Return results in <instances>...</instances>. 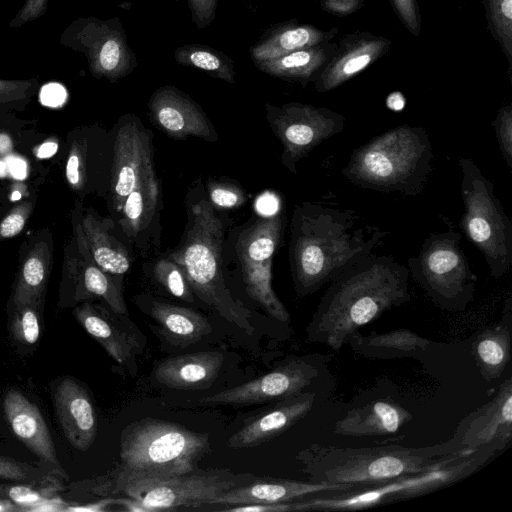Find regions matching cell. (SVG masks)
Here are the masks:
<instances>
[{
	"label": "cell",
	"instance_id": "6da1fadb",
	"mask_svg": "<svg viewBox=\"0 0 512 512\" xmlns=\"http://www.w3.org/2000/svg\"><path fill=\"white\" fill-rule=\"evenodd\" d=\"M408 268L387 255H367L331 282L306 327L307 341L333 351L383 313L411 300Z\"/></svg>",
	"mask_w": 512,
	"mask_h": 512
},
{
	"label": "cell",
	"instance_id": "7a4b0ae2",
	"mask_svg": "<svg viewBox=\"0 0 512 512\" xmlns=\"http://www.w3.org/2000/svg\"><path fill=\"white\" fill-rule=\"evenodd\" d=\"M359 216L315 202L296 204L291 217L289 264L295 293L303 298L370 255L387 232L357 226Z\"/></svg>",
	"mask_w": 512,
	"mask_h": 512
},
{
	"label": "cell",
	"instance_id": "3957f363",
	"mask_svg": "<svg viewBox=\"0 0 512 512\" xmlns=\"http://www.w3.org/2000/svg\"><path fill=\"white\" fill-rule=\"evenodd\" d=\"M198 183L187 197L188 221L179 245L169 252L183 270L189 285L201 301L214 308L224 319L246 334L254 332L252 313L235 300L223 275V218L202 195Z\"/></svg>",
	"mask_w": 512,
	"mask_h": 512
},
{
	"label": "cell",
	"instance_id": "277c9868",
	"mask_svg": "<svg viewBox=\"0 0 512 512\" xmlns=\"http://www.w3.org/2000/svg\"><path fill=\"white\" fill-rule=\"evenodd\" d=\"M432 160L425 128L404 124L356 148L342 174L358 187L416 197L432 171Z\"/></svg>",
	"mask_w": 512,
	"mask_h": 512
},
{
	"label": "cell",
	"instance_id": "5b68a950",
	"mask_svg": "<svg viewBox=\"0 0 512 512\" xmlns=\"http://www.w3.org/2000/svg\"><path fill=\"white\" fill-rule=\"evenodd\" d=\"M444 456L437 446L351 448L314 444L304 451L302 461L311 481L347 484L355 489L425 471Z\"/></svg>",
	"mask_w": 512,
	"mask_h": 512
},
{
	"label": "cell",
	"instance_id": "8992f818",
	"mask_svg": "<svg viewBox=\"0 0 512 512\" xmlns=\"http://www.w3.org/2000/svg\"><path fill=\"white\" fill-rule=\"evenodd\" d=\"M495 452L490 448L460 450L445 455L434 466L416 474L291 501L292 511H354L426 495L467 478Z\"/></svg>",
	"mask_w": 512,
	"mask_h": 512
},
{
	"label": "cell",
	"instance_id": "52a82bcc",
	"mask_svg": "<svg viewBox=\"0 0 512 512\" xmlns=\"http://www.w3.org/2000/svg\"><path fill=\"white\" fill-rule=\"evenodd\" d=\"M209 436L174 422L146 417L121 433L120 459L131 471L151 476L191 473L209 449Z\"/></svg>",
	"mask_w": 512,
	"mask_h": 512
},
{
	"label": "cell",
	"instance_id": "ba28073f",
	"mask_svg": "<svg viewBox=\"0 0 512 512\" xmlns=\"http://www.w3.org/2000/svg\"><path fill=\"white\" fill-rule=\"evenodd\" d=\"M465 237L483 254L490 275L500 280L512 264V222L494 194L492 182L469 157H458Z\"/></svg>",
	"mask_w": 512,
	"mask_h": 512
},
{
	"label": "cell",
	"instance_id": "9c48e42d",
	"mask_svg": "<svg viewBox=\"0 0 512 512\" xmlns=\"http://www.w3.org/2000/svg\"><path fill=\"white\" fill-rule=\"evenodd\" d=\"M462 235L452 227L430 233L417 256L408 259L410 276L437 307L451 312L465 310L474 300L477 275L460 247Z\"/></svg>",
	"mask_w": 512,
	"mask_h": 512
},
{
	"label": "cell",
	"instance_id": "30bf717a",
	"mask_svg": "<svg viewBox=\"0 0 512 512\" xmlns=\"http://www.w3.org/2000/svg\"><path fill=\"white\" fill-rule=\"evenodd\" d=\"M241 480L230 471L195 470L174 476H151L122 466L116 478V491L134 498L150 512L197 507L224 491L240 486Z\"/></svg>",
	"mask_w": 512,
	"mask_h": 512
},
{
	"label": "cell",
	"instance_id": "8fae6325",
	"mask_svg": "<svg viewBox=\"0 0 512 512\" xmlns=\"http://www.w3.org/2000/svg\"><path fill=\"white\" fill-rule=\"evenodd\" d=\"M59 43L84 54L91 75L111 83L131 74L138 64L117 17L108 20L92 16L77 18L63 30Z\"/></svg>",
	"mask_w": 512,
	"mask_h": 512
},
{
	"label": "cell",
	"instance_id": "7c38bea8",
	"mask_svg": "<svg viewBox=\"0 0 512 512\" xmlns=\"http://www.w3.org/2000/svg\"><path fill=\"white\" fill-rule=\"evenodd\" d=\"M265 110L269 126L283 147L281 162L293 174L301 159L345 127L343 115L322 107L266 103Z\"/></svg>",
	"mask_w": 512,
	"mask_h": 512
},
{
	"label": "cell",
	"instance_id": "4fadbf2b",
	"mask_svg": "<svg viewBox=\"0 0 512 512\" xmlns=\"http://www.w3.org/2000/svg\"><path fill=\"white\" fill-rule=\"evenodd\" d=\"M64 177L79 200L94 195L107 198L113 159L112 132L98 124L69 131L65 141Z\"/></svg>",
	"mask_w": 512,
	"mask_h": 512
},
{
	"label": "cell",
	"instance_id": "5bb4252c",
	"mask_svg": "<svg viewBox=\"0 0 512 512\" xmlns=\"http://www.w3.org/2000/svg\"><path fill=\"white\" fill-rule=\"evenodd\" d=\"M113 159L107 205L118 216L127 195L154 167L153 134L134 114L122 115L111 130Z\"/></svg>",
	"mask_w": 512,
	"mask_h": 512
},
{
	"label": "cell",
	"instance_id": "9a60e30c",
	"mask_svg": "<svg viewBox=\"0 0 512 512\" xmlns=\"http://www.w3.org/2000/svg\"><path fill=\"white\" fill-rule=\"evenodd\" d=\"M327 356L292 357L272 371L238 385L202 398L200 404L250 405L282 400L305 392L320 377Z\"/></svg>",
	"mask_w": 512,
	"mask_h": 512
},
{
	"label": "cell",
	"instance_id": "2e32d148",
	"mask_svg": "<svg viewBox=\"0 0 512 512\" xmlns=\"http://www.w3.org/2000/svg\"><path fill=\"white\" fill-rule=\"evenodd\" d=\"M512 438V379L500 385L496 395L468 415L450 441L437 445L441 455L460 450L505 448Z\"/></svg>",
	"mask_w": 512,
	"mask_h": 512
},
{
	"label": "cell",
	"instance_id": "e0dca14e",
	"mask_svg": "<svg viewBox=\"0 0 512 512\" xmlns=\"http://www.w3.org/2000/svg\"><path fill=\"white\" fill-rule=\"evenodd\" d=\"M71 223L73 239L83 258L116 277L130 270L133 258L127 245L116 236L112 218H103L93 208L83 207L82 200H76Z\"/></svg>",
	"mask_w": 512,
	"mask_h": 512
},
{
	"label": "cell",
	"instance_id": "ac0fdd59",
	"mask_svg": "<svg viewBox=\"0 0 512 512\" xmlns=\"http://www.w3.org/2000/svg\"><path fill=\"white\" fill-rule=\"evenodd\" d=\"M82 303L101 299L109 309L121 316L128 315L126 302L121 291V283L95 263L81 256L72 239L64 249L60 301L69 300Z\"/></svg>",
	"mask_w": 512,
	"mask_h": 512
},
{
	"label": "cell",
	"instance_id": "d6986e66",
	"mask_svg": "<svg viewBox=\"0 0 512 512\" xmlns=\"http://www.w3.org/2000/svg\"><path fill=\"white\" fill-rule=\"evenodd\" d=\"M162 192L155 166L127 195L114 220L129 246L144 257L152 246H159Z\"/></svg>",
	"mask_w": 512,
	"mask_h": 512
},
{
	"label": "cell",
	"instance_id": "ffe728a7",
	"mask_svg": "<svg viewBox=\"0 0 512 512\" xmlns=\"http://www.w3.org/2000/svg\"><path fill=\"white\" fill-rule=\"evenodd\" d=\"M151 123L174 139L196 137L218 140V134L200 105L174 86L156 89L148 101Z\"/></svg>",
	"mask_w": 512,
	"mask_h": 512
},
{
	"label": "cell",
	"instance_id": "44dd1931",
	"mask_svg": "<svg viewBox=\"0 0 512 512\" xmlns=\"http://www.w3.org/2000/svg\"><path fill=\"white\" fill-rule=\"evenodd\" d=\"M6 421L14 435L55 474L68 478L62 468L48 426L39 408L15 389L6 392L3 399Z\"/></svg>",
	"mask_w": 512,
	"mask_h": 512
},
{
	"label": "cell",
	"instance_id": "7402d4cb",
	"mask_svg": "<svg viewBox=\"0 0 512 512\" xmlns=\"http://www.w3.org/2000/svg\"><path fill=\"white\" fill-rule=\"evenodd\" d=\"M61 429L69 443L87 451L97 435V415L86 388L72 378L62 379L52 392Z\"/></svg>",
	"mask_w": 512,
	"mask_h": 512
},
{
	"label": "cell",
	"instance_id": "603a6c76",
	"mask_svg": "<svg viewBox=\"0 0 512 512\" xmlns=\"http://www.w3.org/2000/svg\"><path fill=\"white\" fill-rule=\"evenodd\" d=\"M73 315L110 357L135 374L136 355L142 349L139 334L125 329L105 308L89 301L76 306Z\"/></svg>",
	"mask_w": 512,
	"mask_h": 512
},
{
	"label": "cell",
	"instance_id": "cb8c5ba5",
	"mask_svg": "<svg viewBox=\"0 0 512 512\" xmlns=\"http://www.w3.org/2000/svg\"><path fill=\"white\" fill-rule=\"evenodd\" d=\"M353 489L347 484L270 479L237 486L210 499L205 505L236 506L255 503H283L322 494Z\"/></svg>",
	"mask_w": 512,
	"mask_h": 512
},
{
	"label": "cell",
	"instance_id": "d4e9b609",
	"mask_svg": "<svg viewBox=\"0 0 512 512\" xmlns=\"http://www.w3.org/2000/svg\"><path fill=\"white\" fill-rule=\"evenodd\" d=\"M316 402V392L305 391L280 400L273 409L245 424L227 441L230 448H252L271 441L303 419Z\"/></svg>",
	"mask_w": 512,
	"mask_h": 512
},
{
	"label": "cell",
	"instance_id": "484cf974",
	"mask_svg": "<svg viewBox=\"0 0 512 512\" xmlns=\"http://www.w3.org/2000/svg\"><path fill=\"white\" fill-rule=\"evenodd\" d=\"M412 414L392 400H374L351 409L334 426V433L363 437L396 434L412 419Z\"/></svg>",
	"mask_w": 512,
	"mask_h": 512
},
{
	"label": "cell",
	"instance_id": "4316f807",
	"mask_svg": "<svg viewBox=\"0 0 512 512\" xmlns=\"http://www.w3.org/2000/svg\"><path fill=\"white\" fill-rule=\"evenodd\" d=\"M224 362L219 351H201L162 360L154 370L155 379L173 389H204L218 377Z\"/></svg>",
	"mask_w": 512,
	"mask_h": 512
},
{
	"label": "cell",
	"instance_id": "83f0119b",
	"mask_svg": "<svg viewBox=\"0 0 512 512\" xmlns=\"http://www.w3.org/2000/svg\"><path fill=\"white\" fill-rule=\"evenodd\" d=\"M161 333L171 345L187 347L211 333L212 327L207 318L199 312L156 299L151 296H138Z\"/></svg>",
	"mask_w": 512,
	"mask_h": 512
},
{
	"label": "cell",
	"instance_id": "f1b7e54d",
	"mask_svg": "<svg viewBox=\"0 0 512 512\" xmlns=\"http://www.w3.org/2000/svg\"><path fill=\"white\" fill-rule=\"evenodd\" d=\"M53 262L52 239L35 235L20 261L12 295L14 306L31 301H43Z\"/></svg>",
	"mask_w": 512,
	"mask_h": 512
},
{
	"label": "cell",
	"instance_id": "f546056e",
	"mask_svg": "<svg viewBox=\"0 0 512 512\" xmlns=\"http://www.w3.org/2000/svg\"><path fill=\"white\" fill-rule=\"evenodd\" d=\"M505 310L501 321L479 330L472 343L475 361L486 381L499 378L511 359V297Z\"/></svg>",
	"mask_w": 512,
	"mask_h": 512
},
{
	"label": "cell",
	"instance_id": "4dcf8cb0",
	"mask_svg": "<svg viewBox=\"0 0 512 512\" xmlns=\"http://www.w3.org/2000/svg\"><path fill=\"white\" fill-rule=\"evenodd\" d=\"M347 344L361 356L387 360L416 357L432 342L408 328H399L384 333L372 331L366 335L357 331L349 337Z\"/></svg>",
	"mask_w": 512,
	"mask_h": 512
},
{
	"label": "cell",
	"instance_id": "1f68e13d",
	"mask_svg": "<svg viewBox=\"0 0 512 512\" xmlns=\"http://www.w3.org/2000/svg\"><path fill=\"white\" fill-rule=\"evenodd\" d=\"M285 214L282 211L260 217L243 230L236 242L239 262L260 263L273 259L279 248L285 229Z\"/></svg>",
	"mask_w": 512,
	"mask_h": 512
},
{
	"label": "cell",
	"instance_id": "d6a6232c",
	"mask_svg": "<svg viewBox=\"0 0 512 512\" xmlns=\"http://www.w3.org/2000/svg\"><path fill=\"white\" fill-rule=\"evenodd\" d=\"M272 260L260 263L240 262L245 289L272 318L289 323L290 314L272 288Z\"/></svg>",
	"mask_w": 512,
	"mask_h": 512
},
{
	"label": "cell",
	"instance_id": "836d02e7",
	"mask_svg": "<svg viewBox=\"0 0 512 512\" xmlns=\"http://www.w3.org/2000/svg\"><path fill=\"white\" fill-rule=\"evenodd\" d=\"M319 34L307 26H287L263 36L250 48L253 61L260 62L311 47Z\"/></svg>",
	"mask_w": 512,
	"mask_h": 512
},
{
	"label": "cell",
	"instance_id": "e575fe53",
	"mask_svg": "<svg viewBox=\"0 0 512 512\" xmlns=\"http://www.w3.org/2000/svg\"><path fill=\"white\" fill-rule=\"evenodd\" d=\"M174 57L179 65L199 69L228 83L236 82L233 60L213 47L202 44L182 45L175 50Z\"/></svg>",
	"mask_w": 512,
	"mask_h": 512
},
{
	"label": "cell",
	"instance_id": "d590c367",
	"mask_svg": "<svg viewBox=\"0 0 512 512\" xmlns=\"http://www.w3.org/2000/svg\"><path fill=\"white\" fill-rule=\"evenodd\" d=\"M319 60L320 54L309 47L255 64L259 70L272 76L306 77L315 69Z\"/></svg>",
	"mask_w": 512,
	"mask_h": 512
},
{
	"label": "cell",
	"instance_id": "8d00e7d4",
	"mask_svg": "<svg viewBox=\"0 0 512 512\" xmlns=\"http://www.w3.org/2000/svg\"><path fill=\"white\" fill-rule=\"evenodd\" d=\"M151 273L155 281L170 295L185 302H194V293L183 270L171 257L155 261Z\"/></svg>",
	"mask_w": 512,
	"mask_h": 512
},
{
	"label": "cell",
	"instance_id": "74e56055",
	"mask_svg": "<svg viewBox=\"0 0 512 512\" xmlns=\"http://www.w3.org/2000/svg\"><path fill=\"white\" fill-rule=\"evenodd\" d=\"M40 89L37 79H0V113L24 111Z\"/></svg>",
	"mask_w": 512,
	"mask_h": 512
},
{
	"label": "cell",
	"instance_id": "f35d334b",
	"mask_svg": "<svg viewBox=\"0 0 512 512\" xmlns=\"http://www.w3.org/2000/svg\"><path fill=\"white\" fill-rule=\"evenodd\" d=\"M42 301H31L14 306L11 318V331L22 344H35L40 337L39 309Z\"/></svg>",
	"mask_w": 512,
	"mask_h": 512
},
{
	"label": "cell",
	"instance_id": "ab89813d",
	"mask_svg": "<svg viewBox=\"0 0 512 512\" xmlns=\"http://www.w3.org/2000/svg\"><path fill=\"white\" fill-rule=\"evenodd\" d=\"M53 487L36 489L32 484L6 485L0 484V499H6L22 511H36L45 501L52 498Z\"/></svg>",
	"mask_w": 512,
	"mask_h": 512
},
{
	"label": "cell",
	"instance_id": "60d3db41",
	"mask_svg": "<svg viewBox=\"0 0 512 512\" xmlns=\"http://www.w3.org/2000/svg\"><path fill=\"white\" fill-rule=\"evenodd\" d=\"M207 199L213 207L233 209L242 206L248 199L246 191L230 180H211L206 183Z\"/></svg>",
	"mask_w": 512,
	"mask_h": 512
},
{
	"label": "cell",
	"instance_id": "b9f144b4",
	"mask_svg": "<svg viewBox=\"0 0 512 512\" xmlns=\"http://www.w3.org/2000/svg\"><path fill=\"white\" fill-rule=\"evenodd\" d=\"M0 479L24 484H36L52 480L51 472L3 455H0Z\"/></svg>",
	"mask_w": 512,
	"mask_h": 512
},
{
	"label": "cell",
	"instance_id": "7bdbcfd3",
	"mask_svg": "<svg viewBox=\"0 0 512 512\" xmlns=\"http://www.w3.org/2000/svg\"><path fill=\"white\" fill-rule=\"evenodd\" d=\"M36 195L15 204L0 221V241L17 236L26 226L36 205Z\"/></svg>",
	"mask_w": 512,
	"mask_h": 512
},
{
	"label": "cell",
	"instance_id": "ee69618b",
	"mask_svg": "<svg viewBox=\"0 0 512 512\" xmlns=\"http://www.w3.org/2000/svg\"><path fill=\"white\" fill-rule=\"evenodd\" d=\"M502 157L512 170V108L502 107L492 122Z\"/></svg>",
	"mask_w": 512,
	"mask_h": 512
},
{
	"label": "cell",
	"instance_id": "f6af8a7d",
	"mask_svg": "<svg viewBox=\"0 0 512 512\" xmlns=\"http://www.w3.org/2000/svg\"><path fill=\"white\" fill-rule=\"evenodd\" d=\"M191 19L195 26L203 29L215 19L218 0H187Z\"/></svg>",
	"mask_w": 512,
	"mask_h": 512
},
{
	"label": "cell",
	"instance_id": "bcb514c9",
	"mask_svg": "<svg viewBox=\"0 0 512 512\" xmlns=\"http://www.w3.org/2000/svg\"><path fill=\"white\" fill-rule=\"evenodd\" d=\"M48 2L49 0H26L11 20L9 27L18 28L40 18L47 11Z\"/></svg>",
	"mask_w": 512,
	"mask_h": 512
},
{
	"label": "cell",
	"instance_id": "7dc6e473",
	"mask_svg": "<svg viewBox=\"0 0 512 512\" xmlns=\"http://www.w3.org/2000/svg\"><path fill=\"white\" fill-rule=\"evenodd\" d=\"M223 511L227 512H288L292 511L291 502L283 503H255L236 506H228Z\"/></svg>",
	"mask_w": 512,
	"mask_h": 512
},
{
	"label": "cell",
	"instance_id": "c3c4849f",
	"mask_svg": "<svg viewBox=\"0 0 512 512\" xmlns=\"http://www.w3.org/2000/svg\"><path fill=\"white\" fill-rule=\"evenodd\" d=\"M115 504V498H105L100 501L84 504V505H76V506H64L63 511H74V512H102L106 511L107 508L111 505Z\"/></svg>",
	"mask_w": 512,
	"mask_h": 512
},
{
	"label": "cell",
	"instance_id": "681fc988",
	"mask_svg": "<svg viewBox=\"0 0 512 512\" xmlns=\"http://www.w3.org/2000/svg\"><path fill=\"white\" fill-rule=\"evenodd\" d=\"M115 504L121 506L125 511L129 512H150V510L140 501L127 496L115 498Z\"/></svg>",
	"mask_w": 512,
	"mask_h": 512
},
{
	"label": "cell",
	"instance_id": "f907efd6",
	"mask_svg": "<svg viewBox=\"0 0 512 512\" xmlns=\"http://www.w3.org/2000/svg\"><path fill=\"white\" fill-rule=\"evenodd\" d=\"M57 149L58 140H46L36 148L35 155L38 159L49 158L57 152Z\"/></svg>",
	"mask_w": 512,
	"mask_h": 512
},
{
	"label": "cell",
	"instance_id": "816d5d0a",
	"mask_svg": "<svg viewBox=\"0 0 512 512\" xmlns=\"http://www.w3.org/2000/svg\"><path fill=\"white\" fill-rule=\"evenodd\" d=\"M501 17L510 24L512 19V0H501L499 4Z\"/></svg>",
	"mask_w": 512,
	"mask_h": 512
},
{
	"label": "cell",
	"instance_id": "f5cc1de1",
	"mask_svg": "<svg viewBox=\"0 0 512 512\" xmlns=\"http://www.w3.org/2000/svg\"><path fill=\"white\" fill-rule=\"evenodd\" d=\"M388 105L391 109L400 110L404 105L403 98L399 94L390 95L388 98Z\"/></svg>",
	"mask_w": 512,
	"mask_h": 512
},
{
	"label": "cell",
	"instance_id": "db71d44e",
	"mask_svg": "<svg viewBox=\"0 0 512 512\" xmlns=\"http://www.w3.org/2000/svg\"><path fill=\"white\" fill-rule=\"evenodd\" d=\"M15 511H22V509L9 500L0 499V512H15Z\"/></svg>",
	"mask_w": 512,
	"mask_h": 512
},
{
	"label": "cell",
	"instance_id": "11a10c76",
	"mask_svg": "<svg viewBox=\"0 0 512 512\" xmlns=\"http://www.w3.org/2000/svg\"><path fill=\"white\" fill-rule=\"evenodd\" d=\"M10 113H0V127H1V121L3 118H5Z\"/></svg>",
	"mask_w": 512,
	"mask_h": 512
}]
</instances>
